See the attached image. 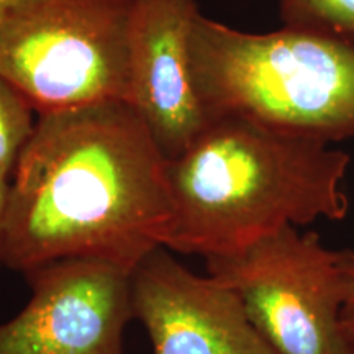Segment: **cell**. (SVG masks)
I'll return each instance as SVG.
<instances>
[{
  "label": "cell",
  "instance_id": "cell-4",
  "mask_svg": "<svg viewBox=\"0 0 354 354\" xmlns=\"http://www.w3.org/2000/svg\"><path fill=\"white\" fill-rule=\"evenodd\" d=\"M135 0H20L0 26V74L38 115L128 102Z\"/></svg>",
  "mask_w": 354,
  "mask_h": 354
},
{
  "label": "cell",
  "instance_id": "cell-11",
  "mask_svg": "<svg viewBox=\"0 0 354 354\" xmlns=\"http://www.w3.org/2000/svg\"><path fill=\"white\" fill-rule=\"evenodd\" d=\"M12 172L0 169V269L6 268V230L10 202Z\"/></svg>",
  "mask_w": 354,
  "mask_h": 354
},
{
  "label": "cell",
  "instance_id": "cell-10",
  "mask_svg": "<svg viewBox=\"0 0 354 354\" xmlns=\"http://www.w3.org/2000/svg\"><path fill=\"white\" fill-rule=\"evenodd\" d=\"M284 26L354 41V0H279Z\"/></svg>",
  "mask_w": 354,
  "mask_h": 354
},
{
  "label": "cell",
  "instance_id": "cell-9",
  "mask_svg": "<svg viewBox=\"0 0 354 354\" xmlns=\"http://www.w3.org/2000/svg\"><path fill=\"white\" fill-rule=\"evenodd\" d=\"M37 120L38 112L28 97L0 74V169H15Z\"/></svg>",
  "mask_w": 354,
  "mask_h": 354
},
{
  "label": "cell",
  "instance_id": "cell-6",
  "mask_svg": "<svg viewBox=\"0 0 354 354\" xmlns=\"http://www.w3.org/2000/svg\"><path fill=\"white\" fill-rule=\"evenodd\" d=\"M25 277L32 295L0 323V354H125L123 333L135 318L130 272L69 259Z\"/></svg>",
  "mask_w": 354,
  "mask_h": 354
},
{
  "label": "cell",
  "instance_id": "cell-5",
  "mask_svg": "<svg viewBox=\"0 0 354 354\" xmlns=\"http://www.w3.org/2000/svg\"><path fill=\"white\" fill-rule=\"evenodd\" d=\"M205 268L277 354H354L343 318L354 287L353 251L284 227L236 253L207 258Z\"/></svg>",
  "mask_w": 354,
  "mask_h": 354
},
{
  "label": "cell",
  "instance_id": "cell-2",
  "mask_svg": "<svg viewBox=\"0 0 354 354\" xmlns=\"http://www.w3.org/2000/svg\"><path fill=\"white\" fill-rule=\"evenodd\" d=\"M349 154L326 141L238 117L210 120L167 159L174 223L166 250L203 259L284 227L343 220Z\"/></svg>",
  "mask_w": 354,
  "mask_h": 354
},
{
  "label": "cell",
  "instance_id": "cell-1",
  "mask_svg": "<svg viewBox=\"0 0 354 354\" xmlns=\"http://www.w3.org/2000/svg\"><path fill=\"white\" fill-rule=\"evenodd\" d=\"M172 223L167 158L128 102L38 115L12 172L6 268L88 259L133 274Z\"/></svg>",
  "mask_w": 354,
  "mask_h": 354
},
{
  "label": "cell",
  "instance_id": "cell-7",
  "mask_svg": "<svg viewBox=\"0 0 354 354\" xmlns=\"http://www.w3.org/2000/svg\"><path fill=\"white\" fill-rule=\"evenodd\" d=\"M133 313L153 354H277L232 290L161 248L131 274Z\"/></svg>",
  "mask_w": 354,
  "mask_h": 354
},
{
  "label": "cell",
  "instance_id": "cell-12",
  "mask_svg": "<svg viewBox=\"0 0 354 354\" xmlns=\"http://www.w3.org/2000/svg\"><path fill=\"white\" fill-rule=\"evenodd\" d=\"M343 318H344V326H346L348 336H349V339H351V344L354 348V287H353L351 297H349L348 304H346V308H344Z\"/></svg>",
  "mask_w": 354,
  "mask_h": 354
},
{
  "label": "cell",
  "instance_id": "cell-13",
  "mask_svg": "<svg viewBox=\"0 0 354 354\" xmlns=\"http://www.w3.org/2000/svg\"><path fill=\"white\" fill-rule=\"evenodd\" d=\"M20 0H0V26H2L3 21L8 15H10V12L19 6Z\"/></svg>",
  "mask_w": 354,
  "mask_h": 354
},
{
  "label": "cell",
  "instance_id": "cell-8",
  "mask_svg": "<svg viewBox=\"0 0 354 354\" xmlns=\"http://www.w3.org/2000/svg\"><path fill=\"white\" fill-rule=\"evenodd\" d=\"M196 0H135L128 104L143 118L167 159L201 135L209 120L190 77Z\"/></svg>",
  "mask_w": 354,
  "mask_h": 354
},
{
  "label": "cell",
  "instance_id": "cell-3",
  "mask_svg": "<svg viewBox=\"0 0 354 354\" xmlns=\"http://www.w3.org/2000/svg\"><path fill=\"white\" fill-rule=\"evenodd\" d=\"M190 77L207 120L238 117L333 143L354 136V41L282 26L230 28L201 12Z\"/></svg>",
  "mask_w": 354,
  "mask_h": 354
}]
</instances>
